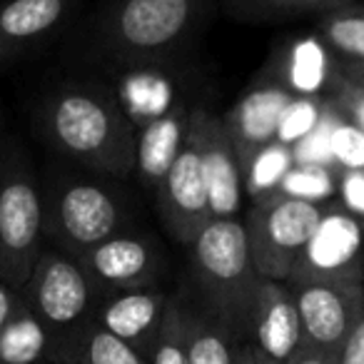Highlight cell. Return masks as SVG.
Here are the masks:
<instances>
[{"instance_id":"obj_1","label":"cell","mask_w":364,"mask_h":364,"mask_svg":"<svg viewBox=\"0 0 364 364\" xmlns=\"http://www.w3.org/2000/svg\"><path fill=\"white\" fill-rule=\"evenodd\" d=\"M38 125L46 142L92 175L127 177L135 172L137 135L110 90L65 82L43 97Z\"/></svg>"},{"instance_id":"obj_2","label":"cell","mask_w":364,"mask_h":364,"mask_svg":"<svg viewBox=\"0 0 364 364\" xmlns=\"http://www.w3.org/2000/svg\"><path fill=\"white\" fill-rule=\"evenodd\" d=\"M193 279L203 294L205 312L230 334L252 329L259 274L252 262L247 232L240 220H213L188 245Z\"/></svg>"},{"instance_id":"obj_3","label":"cell","mask_w":364,"mask_h":364,"mask_svg":"<svg viewBox=\"0 0 364 364\" xmlns=\"http://www.w3.org/2000/svg\"><path fill=\"white\" fill-rule=\"evenodd\" d=\"M43 185L46 240L55 250L80 257L95 245L130 230L125 195L102 175L87 177L53 170Z\"/></svg>"},{"instance_id":"obj_4","label":"cell","mask_w":364,"mask_h":364,"mask_svg":"<svg viewBox=\"0 0 364 364\" xmlns=\"http://www.w3.org/2000/svg\"><path fill=\"white\" fill-rule=\"evenodd\" d=\"M43 185L16 140L0 145V279L21 292L46 247Z\"/></svg>"},{"instance_id":"obj_5","label":"cell","mask_w":364,"mask_h":364,"mask_svg":"<svg viewBox=\"0 0 364 364\" xmlns=\"http://www.w3.org/2000/svg\"><path fill=\"white\" fill-rule=\"evenodd\" d=\"M327 205L287 198L279 193L255 200L247 223L242 225L259 277L287 282Z\"/></svg>"},{"instance_id":"obj_6","label":"cell","mask_w":364,"mask_h":364,"mask_svg":"<svg viewBox=\"0 0 364 364\" xmlns=\"http://www.w3.org/2000/svg\"><path fill=\"white\" fill-rule=\"evenodd\" d=\"M21 297L50 332L53 349H58L92 319L97 289L75 257L53 247L41 252L28 282L21 287Z\"/></svg>"},{"instance_id":"obj_7","label":"cell","mask_w":364,"mask_h":364,"mask_svg":"<svg viewBox=\"0 0 364 364\" xmlns=\"http://www.w3.org/2000/svg\"><path fill=\"white\" fill-rule=\"evenodd\" d=\"M203 0H120L102 26V46L115 60L162 55L188 36Z\"/></svg>"},{"instance_id":"obj_8","label":"cell","mask_w":364,"mask_h":364,"mask_svg":"<svg viewBox=\"0 0 364 364\" xmlns=\"http://www.w3.org/2000/svg\"><path fill=\"white\" fill-rule=\"evenodd\" d=\"M364 282V220L327 205L317 230L302 250L287 284Z\"/></svg>"},{"instance_id":"obj_9","label":"cell","mask_w":364,"mask_h":364,"mask_svg":"<svg viewBox=\"0 0 364 364\" xmlns=\"http://www.w3.org/2000/svg\"><path fill=\"white\" fill-rule=\"evenodd\" d=\"M97 294L157 287L165 272V250L150 232H125L75 257Z\"/></svg>"},{"instance_id":"obj_10","label":"cell","mask_w":364,"mask_h":364,"mask_svg":"<svg viewBox=\"0 0 364 364\" xmlns=\"http://www.w3.org/2000/svg\"><path fill=\"white\" fill-rule=\"evenodd\" d=\"M190 120V117H188ZM157 210L165 230L182 245H190L200 230L213 223L198 140L188 130L175 162L155 190Z\"/></svg>"},{"instance_id":"obj_11","label":"cell","mask_w":364,"mask_h":364,"mask_svg":"<svg viewBox=\"0 0 364 364\" xmlns=\"http://www.w3.org/2000/svg\"><path fill=\"white\" fill-rule=\"evenodd\" d=\"M289 287L299 312L304 347L339 354L364 312V282H302Z\"/></svg>"},{"instance_id":"obj_12","label":"cell","mask_w":364,"mask_h":364,"mask_svg":"<svg viewBox=\"0 0 364 364\" xmlns=\"http://www.w3.org/2000/svg\"><path fill=\"white\" fill-rule=\"evenodd\" d=\"M188 130L198 140L213 220H237L245 198V180L225 120L203 107H195L190 110Z\"/></svg>"},{"instance_id":"obj_13","label":"cell","mask_w":364,"mask_h":364,"mask_svg":"<svg viewBox=\"0 0 364 364\" xmlns=\"http://www.w3.org/2000/svg\"><path fill=\"white\" fill-rule=\"evenodd\" d=\"M255 349L279 364H289L304 347L302 324L292 287L277 279H259L252 312Z\"/></svg>"},{"instance_id":"obj_14","label":"cell","mask_w":364,"mask_h":364,"mask_svg":"<svg viewBox=\"0 0 364 364\" xmlns=\"http://www.w3.org/2000/svg\"><path fill=\"white\" fill-rule=\"evenodd\" d=\"M167 304H170V297L157 287L110 292L92 312V322L135 347L147 359V352L167 312Z\"/></svg>"},{"instance_id":"obj_15","label":"cell","mask_w":364,"mask_h":364,"mask_svg":"<svg viewBox=\"0 0 364 364\" xmlns=\"http://www.w3.org/2000/svg\"><path fill=\"white\" fill-rule=\"evenodd\" d=\"M75 0H0V65L18 60L53 36Z\"/></svg>"},{"instance_id":"obj_16","label":"cell","mask_w":364,"mask_h":364,"mask_svg":"<svg viewBox=\"0 0 364 364\" xmlns=\"http://www.w3.org/2000/svg\"><path fill=\"white\" fill-rule=\"evenodd\" d=\"M292 92L279 85H264L247 92L225 120L230 137H232L235 152L240 157L242 170L247 162L257 155L262 147L277 140V130L282 115L287 110Z\"/></svg>"},{"instance_id":"obj_17","label":"cell","mask_w":364,"mask_h":364,"mask_svg":"<svg viewBox=\"0 0 364 364\" xmlns=\"http://www.w3.org/2000/svg\"><path fill=\"white\" fill-rule=\"evenodd\" d=\"M188 117L190 110H185L182 105H170L140 130L135 172L145 188L157 190L162 177L175 162L177 152L185 142V135H188Z\"/></svg>"},{"instance_id":"obj_18","label":"cell","mask_w":364,"mask_h":364,"mask_svg":"<svg viewBox=\"0 0 364 364\" xmlns=\"http://www.w3.org/2000/svg\"><path fill=\"white\" fill-rule=\"evenodd\" d=\"M55 352L63 364H147L145 354L105 332L92 319L68 337Z\"/></svg>"},{"instance_id":"obj_19","label":"cell","mask_w":364,"mask_h":364,"mask_svg":"<svg viewBox=\"0 0 364 364\" xmlns=\"http://www.w3.org/2000/svg\"><path fill=\"white\" fill-rule=\"evenodd\" d=\"M53 352V337L23 302L0 332V364H41Z\"/></svg>"},{"instance_id":"obj_20","label":"cell","mask_w":364,"mask_h":364,"mask_svg":"<svg viewBox=\"0 0 364 364\" xmlns=\"http://www.w3.org/2000/svg\"><path fill=\"white\" fill-rule=\"evenodd\" d=\"M185 344H188V364H235L237 349L232 334L215 322L208 312L188 309L185 324Z\"/></svg>"},{"instance_id":"obj_21","label":"cell","mask_w":364,"mask_h":364,"mask_svg":"<svg viewBox=\"0 0 364 364\" xmlns=\"http://www.w3.org/2000/svg\"><path fill=\"white\" fill-rule=\"evenodd\" d=\"M292 165H294L292 147L282 145V142H277V140L269 142V145L262 147L242 170L245 193L255 200L274 193Z\"/></svg>"},{"instance_id":"obj_22","label":"cell","mask_w":364,"mask_h":364,"mask_svg":"<svg viewBox=\"0 0 364 364\" xmlns=\"http://www.w3.org/2000/svg\"><path fill=\"white\" fill-rule=\"evenodd\" d=\"M334 190H337V182H334L332 167L329 165L294 162L274 193L287 195V198L307 200V203L327 205L329 198L334 195Z\"/></svg>"},{"instance_id":"obj_23","label":"cell","mask_w":364,"mask_h":364,"mask_svg":"<svg viewBox=\"0 0 364 364\" xmlns=\"http://www.w3.org/2000/svg\"><path fill=\"white\" fill-rule=\"evenodd\" d=\"M319 33L332 50L364 63V11L334 8L319 21Z\"/></svg>"},{"instance_id":"obj_24","label":"cell","mask_w":364,"mask_h":364,"mask_svg":"<svg viewBox=\"0 0 364 364\" xmlns=\"http://www.w3.org/2000/svg\"><path fill=\"white\" fill-rule=\"evenodd\" d=\"M185 324H188V307L180 299L170 297L157 337L147 352V364H188Z\"/></svg>"},{"instance_id":"obj_25","label":"cell","mask_w":364,"mask_h":364,"mask_svg":"<svg viewBox=\"0 0 364 364\" xmlns=\"http://www.w3.org/2000/svg\"><path fill=\"white\" fill-rule=\"evenodd\" d=\"M327 53L319 43L304 41L289 50L287 58V77L294 87L292 95H314L327 80Z\"/></svg>"},{"instance_id":"obj_26","label":"cell","mask_w":364,"mask_h":364,"mask_svg":"<svg viewBox=\"0 0 364 364\" xmlns=\"http://www.w3.org/2000/svg\"><path fill=\"white\" fill-rule=\"evenodd\" d=\"M327 115V105L317 95H292L277 130V142L294 147Z\"/></svg>"},{"instance_id":"obj_27","label":"cell","mask_w":364,"mask_h":364,"mask_svg":"<svg viewBox=\"0 0 364 364\" xmlns=\"http://www.w3.org/2000/svg\"><path fill=\"white\" fill-rule=\"evenodd\" d=\"M329 162L342 170H364V130L354 120L334 117L329 127Z\"/></svg>"},{"instance_id":"obj_28","label":"cell","mask_w":364,"mask_h":364,"mask_svg":"<svg viewBox=\"0 0 364 364\" xmlns=\"http://www.w3.org/2000/svg\"><path fill=\"white\" fill-rule=\"evenodd\" d=\"M337 112L332 107H327V115L324 120L309 132L304 140H299L292 147L294 162H319V165H327L329 162V127H332Z\"/></svg>"},{"instance_id":"obj_29","label":"cell","mask_w":364,"mask_h":364,"mask_svg":"<svg viewBox=\"0 0 364 364\" xmlns=\"http://www.w3.org/2000/svg\"><path fill=\"white\" fill-rule=\"evenodd\" d=\"M245 6L259 13H304V11H334L349 0H242Z\"/></svg>"},{"instance_id":"obj_30","label":"cell","mask_w":364,"mask_h":364,"mask_svg":"<svg viewBox=\"0 0 364 364\" xmlns=\"http://www.w3.org/2000/svg\"><path fill=\"white\" fill-rule=\"evenodd\" d=\"M342 208L364 220V170H342L337 182Z\"/></svg>"},{"instance_id":"obj_31","label":"cell","mask_w":364,"mask_h":364,"mask_svg":"<svg viewBox=\"0 0 364 364\" xmlns=\"http://www.w3.org/2000/svg\"><path fill=\"white\" fill-rule=\"evenodd\" d=\"M337 364H364V312L359 314L352 332L344 339L337 354Z\"/></svg>"},{"instance_id":"obj_32","label":"cell","mask_w":364,"mask_h":364,"mask_svg":"<svg viewBox=\"0 0 364 364\" xmlns=\"http://www.w3.org/2000/svg\"><path fill=\"white\" fill-rule=\"evenodd\" d=\"M18 304H21V292L0 279V332H3V327L8 324V319L13 317Z\"/></svg>"},{"instance_id":"obj_33","label":"cell","mask_w":364,"mask_h":364,"mask_svg":"<svg viewBox=\"0 0 364 364\" xmlns=\"http://www.w3.org/2000/svg\"><path fill=\"white\" fill-rule=\"evenodd\" d=\"M289 364H337V354H329V352H319V349L302 347L297 352V357H294Z\"/></svg>"},{"instance_id":"obj_34","label":"cell","mask_w":364,"mask_h":364,"mask_svg":"<svg viewBox=\"0 0 364 364\" xmlns=\"http://www.w3.org/2000/svg\"><path fill=\"white\" fill-rule=\"evenodd\" d=\"M344 97H347V107L352 110L354 122L364 130V92L352 90V87H344Z\"/></svg>"},{"instance_id":"obj_35","label":"cell","mask_w":364,"mask_h":364,"mask_svg":"<svg viewBox=\"0 0 364 364\" xmlns=\"http://www.w3.org/2000/svg\"><path fill=\"white\" fill-rule=\"evenodd\" d=\"M235 364H252V347H240L237 349V362Z\"/></svg>"},{"instance_id":"obj_36","label":"cell","mask_w":364,"mask_h":364,"mask_svg":"<svg viewBox=\"0 0 364 364\" xmlns=\"http://www.w3.org/2000/svg\"><path fill=\"white\" fill-rule=\"evenodd\" d=\"M252 364H279V362H274V359L264 357L262 352H257V349L252 347Z\"/></svg>"}]
</instances>
